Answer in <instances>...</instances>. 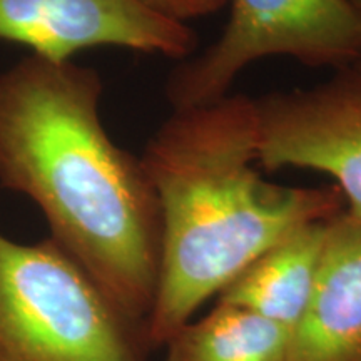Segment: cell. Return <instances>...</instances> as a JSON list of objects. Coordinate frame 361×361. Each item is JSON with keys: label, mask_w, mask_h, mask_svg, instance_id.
<instances>
[{"label": "cell", "mask_w": 361, "mask_h": 361, "mask_svg": "<svg viewBox=\"0 0 361 361\" xmlns=\"http://www.w3.org/2000/svg\"><path fill=\"white\" fill-rule=\"evenodd\" d=\"M252 101L258 164L331 176L346 213L361 218V75L338 71L326 82Z\"/></svg>", "instance_id": "obj_5"}, {"label": "cell", "mask_w": 361, "mask_h": 361, "mask_svg": "<svg viewBox=\"0 0 361 361\" xmlns=\"http://www.w3.org/2000/svg\"><path fill=\"white\" fill-rule=\"evenodd\" d=\"M290 361H361V218L329 219L308 310Z\"/></svg>", "instance_id": "obj_7"}, {"label": "cell", "mask_w": 361, "mask_h": 361, "mask_svg": "<svg viewBox=\"0 0 361 361\" xmlns=\"http://www.w3.org/2000/svg\"><path fill=\"white\" fill-rule=\"evenodd\" d=\"M141 2L159 16L188 24L189 20L221 11L228 0H141Z\"/></svg>", "instance_id": "obj_10"}, {"label": "cell", "mask_w": 361, "mask_h": 361, "mask_svg": "<svg viewBox=\"0 0 361 361\" xmlns=\"http://www.w3.org/2000/svg\"><path fill=\"white\" fill-rule=\"evenodd\" d=\"M90 67L30 54L0 74V186L42 211L51 239L133 326L151 313L161 209L141 157L101 121Z\"/></svg>", "instance_id": "obj_1"}, {"label": "cell", "mask_w": 361, "mask_h": 361, "mask_svg": "<svg viewBox=\"0 0 361 361\" xmlns=\"http://www.w3.org/2000/svg\"><path fill=\"white\" fill-rule=\"evenodd\" d=\"M286 328L239 306L216 303L204 318L189 322L168 346V361H290Z\"/></svg>", "instance_id": "obj_9"}, {"label": "cell", "mask_w": 361, "mask_h": 361, "mask_svg": "<svg viewBox=\"0 0 361 361\" xmlns=\"http://www.w3.org/2000/svg\"><path fill=\"white\" fill-rule=\"evenodd\" d=\"M328 223L314 221L288 234L226 286L218 303L258 313L293 335L313 296Z\"/></svg>", "instance_id": "obj_8"}, {"label": "cell", "mask_w": 361, "mask_h": 361, "mask_svg": "<svg viewBox=\"0 0 361 361\" xmlns=\"http://www.w3.org/2000/svg\"><path fill=\"white\" fill-rule=\"evenodd\" d=\"M348 2H350V6L353 7L356 16H358L360 20H361V0H348Z\"/></svg>", "instance_id": "obj_11"}, {"label": "cell", "mask_w": 361, "mask_h": 361, "mask_svg": "<svg viewBox=\"0 0 361 361\" xmlns=\"http://www.w3.org/2000/svg\"><path fill=\"white\" fill-rule=\"evenodd\" d=\"M219 39L180 61L166 82L173 109L228 96L252 62L286 56L310 67L345 71L361 61V20L348 0H228Z\"/></svg>", "instance_id": "obj_4"}, {"label": "cell", "mask_w": 361, "mask_h": 361, "mask_svg": "<svg viewBox=\"0 0 361 361\" xmlns=\"http://www.w3.org/2000/svg\"><path fill=\"white\" fill-rule=\"evenodd\" d=\"M134 329L51 238L0 233V361H141Z\"/></svg>", "instance_id": "obj_3"}, {"label": "cell", "mask_w": 361, "mask_h": 361, "mask_svg": "<svg viewBox=\"0 0 361 361\" xmlns=\"http://www.w3.org/2000/svg\"><path fill=\"white\" fill-rule=\"evenodd\" d=\"M0 39L51 61L114 45L180 62L197 47L191 25L159 16L141 0H0Z\"/></svg>", "instance_id": "obj_6"}, {"label": "cell", "mask_w": 361, "mask_h": 361, "mask_svg": "<svg viewBox=\"0 0 361 361\" xmlns=\"http://www.w3.org/2000/svg\"><path fill=\"white\" fill-rule=\"evenodd\" d=\"M141 162L161 209L159 279L144 323L152 346L288 234L345 209L335 184L283 186L261 176L255 101L243 94L174 109Z\"/></svg>", "instance_id": "obj_2"}, {"label": "cell", "mask_w": 361, "mask_h": 361, "mask_svg": "<svg viewBox=\"0 0 361 361\" xmlns=\"http://www.w3.org/2000/svg\"><path fill=\"white\" fill-rule=\"evenodd\" d=\"M350 71H353L355 74H358V75H361V61H358L356 62V64L353 66V67H350Z\"/></svg>", "instance_id": "obj_12"}]
</instances>
